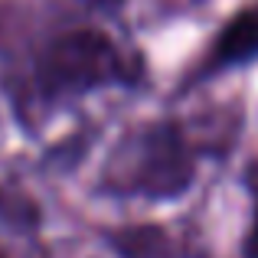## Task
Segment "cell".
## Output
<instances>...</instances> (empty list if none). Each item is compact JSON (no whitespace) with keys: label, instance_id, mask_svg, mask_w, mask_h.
I'll return each mask as SVG.
<instances>
[{"label":"cell","instance_id":"6da1fadb","mask_svg":"<svg viewBox=\"0 0 258 258\" xmlns=\"http://www.w3.org/2000/svg\"><path fill=\"white\" fill-rule=\"evenodd\" d=\"M141 56L101 26H62L30 52L23 95L36 108H59L105 88H131Z\"/></svg>","mask_w":258,"mask_h":258},{"label":"cell","instance_id":"7a4b0ae2","mask_svg":"<svg viewBox=\"0 0 258 258\" xmlns=\"http://www.w3.org/2000/svg\"><path fill=\"white\" fill-rule=\"evenodd\" d=\"M196 154L186 134L173 121H154L124 134L105 164V189L114 196L167 200L193 183Z\"/></svg>","mask_w":258,"mask_h":258},{"label":"cell","instance_id":"3957f363","mask_svg":"<svg viewBox=\"0 0 258 258\" xmlns=\"http://www.w3.org/2000/svg\"><path fill=\"white\" fill-rule=\"evenodd\" d=\"M248 62H258V4H248L245 10L232 13L209 43L203 62L196 66L193 82L209 76H219L229 69H242Z\"/></svg>","mask_w":258,"mask_h":258}]
</instances>
